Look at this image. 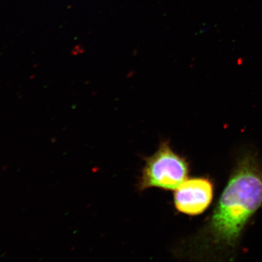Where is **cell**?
Here are the masks:
<instances>
[{
	"instance_id": "6da1fadb",
	"label": "cell",
	"mask_w": 262,
	"mask_h": 262,
	"mask_svg": "<svg viewBox=\"0 0 262 262\" xmlns=\"http://www.w3.org/2000/svg\"><path fill=\"white\" fill-rule=\"evenodd\" d=\"M262 205V166L253 152L239 157L209 224L212 244L231 253Z\"/></svg>"
},
{
	"instance_id": "7a4b0ae2",
	"label": "cell",
	"mask_w": 262,
	"mask_h": 262,
	"mask_svg": "<svg viewBox=\"0 0 262 262\" xmlns=\"http://www.w3.org/2000/svg\"><path fill=\"white\" fill-rule=\"evenodd\" d=\"M188 172L186 160L173 152L169 142L165 141L155 155L146 159L139 189L176 190L186 180Z\"/></svg>"
},
{
	"instance_id": "3957f363",
	"label": "cell",
	"mask_w": 262,
	"mask_h": 262,
	"mask_svg": "<svg viewBox=\"0 0 262 262\" xmlns=\"http://www.w3.org/2000/svg\"><path fill=\"white\" fill-rule=\"evenodd\" d=\"M214 186L210 180L199 178L185 180L174 193L177 209L183 214H202L211 204Z\"/></svg>"
}]
</instances>
